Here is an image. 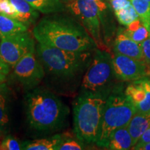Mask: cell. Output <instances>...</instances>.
Instances as JSON below:
<instances>
[{
	"instance_id": "6da1fadb",
	"label": "cell",
	"mask_w": 150,
	"mask_h": 150,
	"mask_svg": "<svg viewBox=\"0 0 150 150\" xmlns=\"http://www.w3.org/2000/svg\"><path fill=\"white\" fill-rule=\"evenodd\" d=\"M33 35L39 43L67 51H91L97 47L83 26L65 17L42 18L33 28Z\"/></svg>"
},
{
	"instance_id": "7a4b0ae2",
	"label": "cell",
	"mask_w": 150,
	"mask_h": 150,
	"mask_svg": "<svg viewBox=\"0 0 150 150\" xmlns=\"http://www.w3.org/2000/svg\"><path fill=\"white\" fill-rule=\"evenodd\" d=\"M25 100L27 121L31 128L45 131L63 126L69 109L54 93L46 90L35 89L27 94Z\"/></svg>"
},
{
	"instance_id": "3957f363",
	"label": "cell",
	"mask_w": 150,
	"mask_h": 150,
	"mask_svg": "<svg viewBox=\"0 0 150 150\" xmlns=\"http://www.w3.org/2000/svg\"><path fill=\"white\" fill-rule=\"evenodd\" d=\"M106 99L100 91H85L73 103L74 133L83 143H97Z\"/></svg>"
},
{
	"instance_id": "277c9868",
	"label": "cell",
	"mask_w": 150,
	"mask_h": 150,
	"mask_svg": "<svg viewBox=\"0 0 150 150\" xmlns=\"http://www.w3.org/2000/svg\"><path fill=\"white\" fill-rule=\"evenodd\" d=\"M36 52L46 70L62 78H72L77 75L91 59L90 51H67L39 42Z\"/></svg>"
},
{
	"instance_id": "5b68a950",
	"label": "cell",
	"mask_w": 150,
	"mask_h": 150,
	"mask_svg": "<svg viewBox=\"0 0 150 150\" xmlns=\"http://www.w3.org/2000/svg\"><path fill=\"white\" fill-rule=\"evenodd\" d=\"M136 112L134 104L125 93H114L109 95L104 108L97 145L106 147L112 133L128 125Z\"/></svg>"
},
{
	"instance_id": "8992f818",
	"label": "cell",
	"mask_w": 150,
	"mask_h": 150,
	"mask_svg": "<svg viewBox=\"0 0 150 150\" xmlns=\"http://www.w3.org/2000/svg\"><path fill=\"white\" fill-rule=\"evenodd\" d=\"M67 8L76 17L96 44L97 47L106 50L101 34V12L98 6L89 0H72Z\"/></svg>"
},
{
	"instance_id": "52a82bcc",
	"label": "cell",
	"mask_w": 150,
	"mask_h": 150,
	"mask_svg": "<svg viewBox=\"0 0 150 150\" xmlns=\"http://www.w3.org/2000/svg\"><path fill=\"white\" fill-rule=\"evenodd\" d=\"M112 59L106 50H97L83 78L82 88L91 92H99L104 88L109 83L112 75H114Z\"/></svg>"
},
{
	"instance_id": "ba28073f",
	"label": "cell",
	"mask_w": 150,
	"mask_h": 150,
	"mask_svg": "<svg viewBox=\"0 0 150 150\" xmlns=\"http://www.w3.org/2000/svg\"><path fill=\"white\" fill-rule=\"evenodd\" d=\"M13 76L25 89L34 88L45 76L42 65L37 59L35 47L25 54L15 65Z\"/></svg>"
},
{
	"instance_id": "9c48e42d",
	"label": "cell",
	"mask_w": 150,
	"mask_h": 150,
	"mask_svg": "<svg viewBox=\"0 0 150 150\" xmlns=\"http://www.w3.org/2000/svg\"><path fill=\"white\" fill-rule=\"evenodd\" d=\"M35 43L27 31L1 38L0 59L10 67L15 65L33 48Z\"/></svg>"
},
{
	"instance_id": "30bf717a",
	"label": "cell",
	"mask_w": 150,
	"mask_h": 150,
	"mask_svg": "<svg viewBox=\"0 0 150 150\" xmlns=\"http://www.w3.org/2000/svg\"><path fill=\"white\" fill-rule=\"evenodd\" d=\"M115 77L121 81H136L150 76V66L144 60L132 59L122 54H115L112 57Z\"/></svg>"
},
{
	"instance_id": "8fae6325",
	"label": "cell",
	"mask_w": 150,
	"mask_h": 150,
	"mask_svg": "<svg viewBox=\"0 0 150 150\" xmlns=\"http://www.w3.org/2000/svg\"><path fill=\"white\" fill-rule=\"evenodd\" d=\"M125 95L133 103L136 112H150V80L146 78L134 81L127 86Z\"/></svg>"
},
{
	"instance_id": "7c38bea8",
	"label": "cell",
	"mask_w": 150,
	"mask_h": 150,
	"mask_svg": "<svg viewBox=\"0 0 150 150\" xmlns=\"http://www.w3.org/2000/svg\"><path fill=\"white\" fill-rule=\"evenodd\" d=\"M115 54H122L132 59L143 60L141 45L133 40L122 31L116 37L114 42Z\"/></svg>"
},
{
	"instance_id": "4fadbf2b",
	"label": "cell",
	"mask_w": 150,
	"mask_h": 150,
	"mask_svg": "<svg viewBox=\"0 0 150 150\" xmlns=\"http://www.w3.org/2000/svg\"><path fill=\"white\" fill-rule=\"evenodd\" d=\"M133 147L132 138L127 125L114 131L110 136L106 145L107 149L112 150H127Z\"/></svg>"
},
{
	"instance_id": "5bb4252c",
	"label": "cell",
	"mask_w": 150,
	"mask_h": 150,
	"mask_svg": "<svg viewBox=\"0 0 150 150\" xmlns=\"http://www.w3.org/2000/svg\"><path fill=\"white\" fill-rule=\"evenodd\" d=\"M127 127L134 147L142 134L150 127V112L145 113L136 112Z\"/></svg>"
},
{
	"instance_id": "9a60e30c",
	"label": "cell",
	"mask_w": 150,
	"mask_h": 150,
	"mask_svg": "<svg viewBox=\"0 0 150 150\" xmlns=\"http://www.w3.org/2000/svg\"><path fill=\"white\" fill-rule=\"evenodd\" d=\"M18 12V21L22 22L26 26L35 23L39 14L38 11L33 8L26 0H10Z\"/></svg>"
},
{
	"instance_id": "2e32d148",
	"label": "cell",
	"mask_w": 150,
	"mask_h": 150,
	"mask_svg": "<svg viewBox=\"0 0 150 150\" xmlns=\"http://www.w3.org/2000/svg\"><path fill=\"white\" fill-rule=\"evenodd\" d=\"M27 31V26L16 19L0 15V39Z\"/></svg>"
},
{
	"instance_id": "e0dca14e",
	"label": "cell",
	"mask_w": 150,
	"mask_h": 150,
	"mask_svg": "<svg viewBox=\"0 0 150 150\" xmlns=\"http://www.w3.org/2000/svg\"><path fill=\"white\" fill-rule=\"evenodd\" d=\"M62 137L63 134H56L46 138L24 141L22 142V149L26 150H56L61 142Z\"/></svg>"
},
{
	"instance_id": "ac0fdd59",
	"label": "cell",
	"mask_w": 150,
	"mask_h": 150,
	"mask_svg": "<svg viewBox=\"0 0 150 150\" xmlns=\"http://www.w3.org/2000/svg\"><path fill=\"white\" fill-rule=\"evenodd\" d=\"M39 12L44 14L54 13L64 11L65 6L61 0H26Z\"/></svg>"
},
{
	"instance_id": "d6986e66",
	"label": "cell",
	"mask_w": 150,
	"mask_h": 150,
	"mask_svg": "<svg viewBox=\"0 0 150 150\" xmlns=\"http://www.w3.org/2000/svg\"><path fill=\"white\" fill-rule=\"evenodd\" d=\"M122 32L138 43H141L150 36V32L147 29L140 19L129 24Z\"/></svg>"
},
{
	"instance_id": "ffe728a7",
	"label": "cell",
	"mask_w": 150,
	"mask_h": 150,
	"mask_svg": "<svg viewBox=\"0 0 150 150\" xmlns=\"http://www.w3.org/2000/svg\"><path fill=\"white\" fill-rule=\"evenodd\" d=\"M9 99V90L6 84H0V130H3L8 126L9 116L8 104Z\"/></svg>"
},
{
	"instance_id": "44dd1931",
	"label": "cell",
	"mask_w": 150,
	"mask_h": 150,
	"mask_svg": "<svg viewBox=\"0 0 150 150\" xmlns=\"http://www.w3.org/2000/svg\"><path fill=\"white\" fill-rule=\"evenodd\" d=\"M143 25L150 32V2L147 0H130Z\"/></svg>"
},
{
	"instance_id": "7402d4cb",
	"label": "cell",
	"mask_w": 150,
	"mask_h": 150,
	"mask_svg": "<svg viewBox=\"0 0 150 150\" xmlns=\"http://www.w3.org/2000/svg\"><path fill=\"white\" fill-rule=\"evenodd\" d=\"M115 14L120 23L126 27H128L135 20L139 19L138 15L132 4L126 8L115 11Z\"/></svg>"
},
{
	"instance_id": "603a6c76",
	"label": "cell",
	"mask_w": 150,
	"mask_h": 150,
	"mask_svg": "<svg viewBox=\"0 0 150 150\" xmlns=\"http://www.w3.org/2000/svg\"><path fill=\"white\" fill-rule=\"evenodd\" d=\"M84 149V143L78 138L74 139L63 134L61 142L58 146L56 150H81Z\"/></svg>"
},
{
	"instance_id": "cb8c5ba5",
	"label": "cell",
	"mask_w": 150,
	"mask_h": 150,
	"mask_svg": "<svg viewBox=\"0 0 150 150\" xmlns=\"http://www.w3.org/2000/svg\"><path fill=\"white\" fill-rule=\"evenodd\" d=\"M0 15L16 19L18 12L10 0H0Z\"/></svg>"
},
{
	"instance_id": "d4e9b609",
	"label": "cell",
	"mask_w": 150,
	"mask_h": 150,
	"mask_svg": "<svg viewBox=\"0 0 150 150\" xmlns=\"http://www.w3.org/2000/svg\"><path fill=\"white\" fill-rule=\"evenodd\" d=\"M22 147L21 142L11 136L6 137L0 145V149L3 150H20Z\"/></svg>"
},
{
	"instance_id": "484cf974",
	"label": "cell",
	"mask_w": 150,
	"mask_h": 150,
	"mask_svg": "<svg viewBox=\"0 0 150 150\" xmlns=\"http://www.w3.org/2000/svg\"><path fill=\"white\" fill-rule=\"evenodd\" d=\"M142 50L143 60L150 66V36L140 43Z\"/></svg>"
},
{
	"instance_id": "4316f807",
	"label": "cell",
	"mask_w": 150,
	"mask_h": 150,
	"mask_svg": "<svg viewBox=\"0 0 150 150\" xmlns=\"http://www.w3.org/2000/svg\"><path fill=\"white\" fill-rule=\"evenodd\" d=\"M110 4H111V6L114 11L126 8L131 4L130 0H110Z\"/></svg>"
},
{
	"instance_id": "83f0119b",
	"label": "cell",
	"mask_w": 150,
	"mask_h": 150,
	"mask_svg": "<svg viewBox=\"0 0 150 150\" xmlns=\"http://www.w3.org/2000/svg\"><path fill=\"white\" fill-rule=\"evenodd\" d=\"M10 66L5 63L3 60L0 59V84L3 83L8 76Z\"/></svg>"
},
{
	"instance_id": "f1b7e54d",
	"label": "cell",
	"mask_w": 150,
	"mask_h": 150,
	"mask_svg": "<svg viewBox=\"0 0 150 150\" xmlns=\"http://www.w3.org/2000/svg\"><path fill=\"white\" fill-rule=\"evenodd\" d=\"M149 142H150V127L142 134V136H140L139 140H138L137 143L135 145V146L132 149H136V148L139 147V146L144 145V144L149 143Z\"/></svg>"
},
{
	"instance_id": "f546056e",
	"label": "cell",
	"mask_w": 150,
	"mask_h": 150,
	"mask_svg": "<svg viewBox=\"0 0 150 150\" xmlns=\"http://www.w3.org/2000/svg\"><path fill=\"white\" fill-rule=\"evenodd\" d=\"M89 1H93V2L95 3L98 6L99 10L102 13L106 11V9L107 8V6H106V3L103 0H89Z\"/></svg>"
},
{
	"instance_id": "4dcf8cb0",
	"label": "cell",
	"mask_w": 150,
	"mask_h": 150,
	"mask_svg": "<svg viewBox=\"0 0 150 150\" xmlns=\"http://www.w3.org/2000/svg\"><path fill=\"white\" fill-rule=\"evenodd\" d=\"M136 149L138 150H150V142L147 144H144L136 148Z\"/></svg>"
},
{
	"instance_id": "1f68e13d",
	"label": "cell",
	"mask_w": 150,
	"mask_h": 150,
	"mask_svg": "<svg viewBox=\"0 0 150 150\" xmlns=\"http://www.w3.org/2000/svg\"><path fill=\"white\" fill-rule=\"evenodd\" d=\"M61 1L63 3H65V4H67V3L70 2V1H72V0H61Z\"/></svg>"
},
{
	"instance_id": "d6a6232c",
	"label": "cell",
	"mask_w": 150,
	"mask_h": 150,
	"mask_svg": "<svg viewBox=\"0 0 150 150\" xmlns=\"http://www.w3.org/2000/svg\"><path fill=\"white\" fill-rule=\"evenodd\" d=\"M147 1H149V2H150V0H147Z\"/></svg>"
}]
</instances>
